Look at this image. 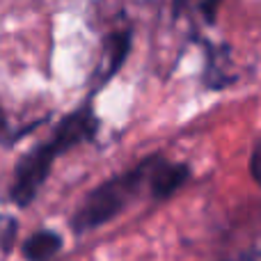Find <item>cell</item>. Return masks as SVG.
Segmentation results:
<instances>
[{"label":"cell","mask_w":261,"mask_h":261,"mask_svg":"<svg viewBox=\"0 0 261 261\" xmlns=\"http://www.w3.org/2000/svg\"><path fill=\"white\" fill-rule=\"evenodd\" d=\"M99 130V119H96L94 110L90 106L78 108L76 113L67 115L62 122L58 124L55 133L50 135L48 142L35 147L28 151L25 156L18 161L16 170H14V181L9 188V197L16 206H28L32 199L39 195L41 186L46 184L50 174L55 158L62 156L64 151L78 147L83 142H90Z\"/></svg>","instance_id":"6da1fadb"},{"label":"cell","mask_w":261,"mask_h":261,"mask_svg":"<svg viewBox=\"0 0 261 261\" xmlns=\"http://www.w3.org/2000/svg\"><path fill=\"white\" fill-rule=\"evenodd\" d=\"M151 163H153V156H147L135 167L122 172V174L110 176L108 181L96 186L85 197V202L78 206V211L73 213L71 229L76 234H87V231L110 222L115 216H119L130 199L140 193V188L147 186Z\"/></svg>","instance_id":"7a4b0ae2"},{"label":"cell","mask_w":261,"mask_h":261,"mask_svg":"<svg viewBox=\"0 0 261 261\" xmlns=\"http://www.w3.org/2000/svg\"><path fill=\"white\" fill-rule=\"evenodd\" d=\"M188 179H190V167L186 163H170L163 156L153 153L151 170H149V176H147V186L151 197L156 199L172 197L179 188H184Z\"/></svg>","instance_id":"3957f363"},{"label":"cell","mask_w":261,"mask_h":261,"mask_svg":"<svg viewBox=\"0 0 261 261\" xmlns=\"http://www.w3.org/2000/svg\"><path fill=\"white\" fill-rule=\"evenodd\" d=\"M130 44H133V32L130 30H117L106 39L103 58L99 62V85H106L122 69L124 60L130 53Z\"/></svg>","instance_id":"277c9868"},{"label":"cell","mask_w":261,"mask_h":261,"mask_svg":"<svg viewBox=\"0 0 261 261\" xmlns=\"http://www.w3.org/2000/svg\"><path fill=\"white\" fill-rule=\"evenodd\" d=\"M62 250V236L58 231L41 229L35 231L30 239L23 243L21 252L28 261H48Z\"/></svg>","instance_id":"5b68a950"},{"label":"cell","mask_w":261,"mask_h":261,"mask_svg":"<svg viewBox=\"0 0 261 261\" xmlns=\"http://www.w3.org/2000/svg\"><path fill=\"white\" fill-rule=\"evenodd\" d=\"M14 236H16V220L14 218H0V248L5 252L12 250Z\"/></svg>","instance_id":"8992f818"},{"label":"cell","mask_w":261,"mask_h":261,"mask_svg":"<svg viewBox=\"0 0 261 261\" xmlns=\"http://www.w3.org/2000/svg\"><path fill=\"white\" fill-rule=\"evenodd\" d=\"M250 174L257 181V186H261V140L254 144L252 156H250Z\"/></svg>","instance_id":"52a82bcc"},{"label":"cell","mask_w":261,"mask_h":261,"mask_svg":"<svg viewBox=\"0 0 261 261\" xmlns=\"http://www.w3.org/2000/svg\"><path fill=\"white\" fill-rule=\"evenodd\" d=\"M220 5H222V0H202L199 9H202V14H204V18H206V21H213Z\"/></svg>","instance_id":"ba28073f"},{"label":"cell","mask_w":261,"mask_h":261,"mask_svg":"<svg viewBox=\"0 0 261 261\" xmlns=\"http://www.w3.org/2000/svg\"><path fill=\"white\" fill-rule=\"evenodd\" d=\"M188 3H190V0H174V3H172V7H174V14H181V12H184Z\"/></svg>","instance_id":"9c48e42d"}]
</instances>
